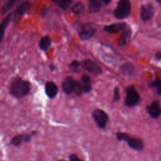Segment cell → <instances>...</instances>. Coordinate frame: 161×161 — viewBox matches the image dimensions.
<instances>
[{"label":"cell","mask_w":161,"mask_h":161,"mask_svg":"<svg viewBox=\"0 0 161 161\" xmlns=\"http://www.w3.org/2000/svg\"><path fill=\"white\" fill-rule=\"evenodd\" d=\"M92 118L97 125L98 128L103 129L106 127L108 121V114L103 109H95L92 113Z\"/></svg>","instance_id":"obj_4"},{"label":"cell","mask_w":161,"mask_h":161,"mask_svg":"<svg viewBox=\"0 0 161 161\" xmlns=\"http://www.w3.org/2000/svg\"><path fill=\"white\" fill-rule=\"evenodd\" d=\"M114 100L115 101H118L120 99V94H119V89L118 87H115L114 89Z\"/></svg>","instance_id":"obj_28"},{"label":"cell","mask_w":161,"mask_h":161,"mask_svg":"<svg viewBox=\"0 0 161 161\" xmlns=\"http://www.w3.org/2000/svg\"><path fill=\"white\" fill-rule=\"evenodd\" d=\"M158 3H161V0H155Z\"/></svg>","instance_id":"obj_34"},{"label":"cell","mask_w":161,"mask_h":161,"mask_svg":"<svg viewBox=\"0 0 161 161\" xmlns=\"http://www.w3.org/2000/svg\"><path fill=\"white\" fill-rule=\"evenodd\" d=\"M19 0H8L6 3L4 4V6L3 7L2 9V13H6L7 11H8L10 8H11Z\"/></svg>","instance_id":"obj_24"},{"label":"cell","mask_w":161,"mask_h":161,"mask_svg":"<svg viewBox=\"0 0 161 161\" xmlns=\"http://www.w3.org/2000/svg\"><path fill=\"white\" fill-rule=\"evenodd\" d=\"M84 10V5L82 2H78L71 8V12L75 14H80Z\"/></svg>","instance_id":"obj_21"},{"label":"cell","mask_w":161,"mask_h":161,"mask_svg":"<svg viewBox=\"0 0 161 161\" xmlns=\"http://www.w3.org/2000/svg\"><path fill=\"white\" fill-rule=\"evenodd\" d=\"M45 91L47 96L49 98H53L56 96L58 92V87L53 82H47L45 86Z\"/></svg>","instance_id":"obj_13"},{"label":"cell","mask_w":161,"mask_h":161,"mask_svg":"<svg viewBox=\"0 0 161 161\" xmlns=\"http://www.w3.org/2000/svg\"><path fill=\"white\" fill-rule=\"evenodd\" d=\"M9 91L11 95L14 97L22 98L30 92V83L21 77H18L12 82Z\"/></svg>","instance_id":"obj_1"},{"label":"cell","mask_w":161,"mask_h":161,"mask_svg":"<svg viewBox=\"0 0 161 161\" xmlns=\"http://www.w3.org/2000/svg\"><path fill=\"white\" fill-rule=\"evenodd\" d=\"M69 161H84V160L79 158L76 154L72 153L69 156Z\"/></svg>","instance_id":"obj_29"},{"label":"cell","mask_w":161,"mask_h":161,"mask_svg":"<svg viewBox=\"0 0 161 161\" xmlns=\"http://www.w3.org/2000/svg\"><path fill=\"white\" fill-rule=\"evenodd\" d=\"M57 161H67V160H64V159H59Z\"/></svg>","instance_id":"obj_33"},{"label":"cell","mask_w":161,"mask_h":161,"mask_svg":"<svg viewBox=\"0 0 161 161\" xmlns=\"http://www.w3.org/2000/svg\"><path fill=\"white\" fill-rule=\"evenodd\" d=\"M77 82V80H75L71 76H68L65 77L62 84V88L63 91L67 94L74 92Z\"/></svg>","instance_id":"obj_10"},{"label":"cell","mask_w":161,"mask_h":161,"mask_svg":"<svg viewBox=\"0 0 161 161\" xmlns=\"http://www.w3.org/2000/svg\"><path fill=\"white\" fill-rule=\"evenodd\" d=\"M103 1L105 4H108L110 2L112 1V0H103Z\"/></svg>","instance_id":"obj_32"},{"label":"cell","mask_w":161,"mask_h":161,"mask_svg":"<svg viewBox=\"0 0 161 161\" xmlns=\"http://www.w3.org/2000/svg\"><path fill=\"white\" fill-rule=\"evenodd\" d=\"M147 111L151 117L158 118L161 115V108L159 101H153L150 105L147 107Z\"/></svg>","instance_id":"obj_11"},{"label":"cell","mask_w":161,"mask_h":161,"mask_svg":"<svg viewBox=\"0 0 161 161\" xmlns=\"http://www.w3.org/2000/svg\"><path fill=\"white\" fill-rule=\"evenodd\" d=\"M130 12L131 3L130 0H119L113 14L116 18L122 19L129 16Z\"/></svg>","instance_id":"obj_2"},{"label":"cell","mask_w":161,"mask_h":161,"mask_svg":"<svg viewBox=\"0 0 161 161\" xmlns=\"http://www.w3.org/2000/svg\"><path fill=\"white\" fill-rule=\"evenodd\" d=\"M72 1V0H57V3L61 9L66 10L70 5Z\"/></svg>","instance_id":"obj_23"},{"label":"cell","mask_w":161,"mask_h":161,"mask_svg":"<svg viewBox=\"0 0 161 161\" xmlns=\"http://www.w3.org/2000/svg\"><path fill=\"white\" fill-rule=\"evenodd\" d=\"M126 142L131 148L135 150L141 151L143 148V141L140 138L130 137Z\"/></svg>","instance_id":"obj_14"},{"label":"cell","mask_w":161,"mask_h":161,"mask_svg":"<svg viewBox=\"0 0 161 161\" xmlns=\"http://www.w3.org/2000/svg\"><path fill=\"white\" fill-rule=\"evenodd\" d=\"M52 40L48 35L43 36L39 42V47L42 50H47L51 45Z\"/></svg>","instance_id":"obj_19"},{"label":"cell","mask_w":161,"mask_h":161,"mask_svg":"<svg viewBox=\"0 0 161 161\" xmlns=\"http://www.w3.org/2000/svg\"><path fill=\"white\" fill-rule=\"evenodd\" d=\"M155 59L157 60H161V51H158L155 55Z\"/></svg>","instance_id":"obj_30"},{"label":"cell","mask_w":161,"mask_h":161,"mask_svg":"<svg viewBox=\"0 0 161 161\" xmlns=\"http://www.w3.org/2000/svg\"><path fill=\"white\" fill-rule=\"evenodd\" d=\"M149 87L157 88V92L158 94L161 95V79L157 78L148 84Z\"/></svg>","instance_id":"obj_22"},{"label":"cell","mask_w":161,"mask_h":161,"mask_svg":"<svg viewBox=\"0 0 161 161\" xmlns=\"http://www.w3.org/2000/svg\"><path fill=\"white\" fill-rule=\"evenodd\" d=\"M131 34V31L130 29L125 30V31L123 32V33L120 35L119 39H118V44L120 46H123L126 45L128 39L130 37V35Z\"/></svg>","instance_id":"obj_20"},{"label":"cell","mask_w":161,"mask_h":161,"mask_svg":"<svg viewBox=\"0 0 161 161\" xmlns=\"http://www.w3.org/2000/svg\"><path fill=\"white\" fill-rule=\"evenodd\" d=\"M12 15L13 13H9L2 21L1 23V26H0V42H2V40L4 37V31H5V29L7 27V26L8 25L10 19L12 18Z\"/></svg>","instance_id":"obj_17"},{"label":"cell","mask_w":161,"mask_h":161,"mask_svg":"<svg viewBox=\"0 0 161 161\" xmlns=\"http://www.w3.org/2000/svg\"><path fill=\"white\" fill-rule=\"evenodd\" d=\"M36 131L35 130H33L29 133L17 135L11 138L10 143L14 147H18L24 143L30 142L31 138L36 134Z\"/></svg>","instance_id":"obj_7"},{"label":"cell","mask_w":161,"mask_h":161,"mask_svg":"<svg viewBox=\"0 0 161 161\" xmlns=\"http://www.w3.org/2000/svg\"><path fill=\"white\" fill-rule=\"evenodd\" d=\"M49 68H50V69L51 70H53L55 69V66L53 65H52V64H50V65H49Z\"/></svg>","instance_id":"obj_31"},{"label":"cell","mask_w":161,"mask_h":161,"mask_svg":"<svg viewBox=\"0 0 161 161\" xmlns=\"http://www.w3.org/2000/svg\"><path fill=\"white\" fill-rule=\"evenodd\" d=\"M155 13V9L150 3H146L140 8V16L142 21L147 22L150 20Z\"/></svg>","instance_id":"obj_9"},{"label":"cell","mask_w":161,"mask_h":161,"mask_svg":"<svg viewBox=\"0 0 161 161\" xmlns=\"http://www.w3.org/2000/svg\"><path fill=\"white\" fill-rule=\"evenodd\" d=\"M140 100V96L134 86H130L126 88L125 104L128 107H133L137 105Z\"/></svg>","instance_id":"obj_3"},{"label":"cell","mask_w":161,"mask_h":161,"mask_svg":"<svg viewBox=\"0 0 161 161\" xmlns=\"http://www.w3.org/2000/svg\"><path fill=\"white\" fill-rule=\"evenodd\" d=\"M126 23L125 22H121L105 26L104 30V31L109 33H116L121 31L125 30L126 29Z\"/></svg>","instance_id":"obj_12"},{"label":"cell","mask_w":161,"mask_h":161,"mask_svg":"<svg viewBox=\"0 0 161 161\" xmlns=\"http://www.w3.org/2000/svg\"><path fill=\"white\" fill-rule=\"evenodd\" d=\"M74 93L78 96H80L82 94V93H84L83 92V89H82V84L81 83L77 80V84H76V86H75V91H74Z\"/></svg>","instance_id":"obj_27"},{"label":"cell","mask_w":161,"mask_h":161,"mask_svg":"<svg viewBox=\"0 0 161 161\" xmlns=\"http://www.w3.org/2000/svg\"><path fill=\"white\" fill-rule=\"evenodd\" d=\"M81 84L84 93H88L92 90L91 79L87 74H84L81 77Z\"/></svg>","instance_id":"obj_15"},{"label":"cell","mask_w":161,"mask_h":161,"mask_svg":"<svg viewBox=\"0 0 161 161\" xmlns=\"http://www.w3.org/2000/svg\"><path fill=\"white\" fill-rule=\"evenodd\" d=\"M80 66V62L76 60H72L69 65V69L73 71L74 72H78L79 69V67Z\"/></svg>","instance_id":"obj_25"},{"label":"cell","mask_w":161,"mask_h":161,"mask_svg":"<svg viewBox=\"0 0 161 161\" xmlns=\"http://www.w3.org/2000/svg\"><path fill=\"white\" fill-rule=\"evenodd\" d=\"M31 3L28 1L23 2L14 11L12 15V19L14 23H18L23 16V14L28 11L31 8Z\"/></svg>","instance_id":"obj_8"},{"label":"cell","mask_w":161,"mask_h":161,"mask_svg":"<svg viewBox=\"0 0 161 161\" xmlns=\"http://www.w3.org/2000/svg\"><path fill=\"white\" fill-rule=\"evenodd\" d=\"M116 137L117 138V140L119 142H122V141H125L126 142L128 140V139L130 137V135L126 133H124V132H117L116 133Z\"/></svg>","instance_id":"obj_26"},{"label":"cell","mask_w":161,"mask_h":161,"mask_svg":"<svg viewBox=\"0 0 161 161\" xmlns=\"http://www.w3.org/2000/svg\"><path fill=\"white\" fill-rule=\"evenodd\" d=\"M81 66L84 70L92 75H99L102 74V69L101 67L96 62L92 60H84L82 62Z\"/></svg>","instance_id":"obj_6"},{"label":"cell","mask_w":161,"mask_h":161,"mask_svg":"<svg viewBox=\"0 0 161 161\" xmlns=\"http://www.w3.org/2000/svg\"><path fill=\"white\" fill-rule=\"evenodd\" d=\"M102 6L101 0H89L88 9L91 13H96L100 11Z\"/></svg>","instance_id":"obj_16"},{"label":"cell","mask_w":161,"mask_h":161,"mask_svg":"<svg viewBox=\"0 0 161 161\" xmlns=\"http://www.w3.org/2000/svg\"><path fill=\"white\" fill-rule=\"evenodd\" d=\"M135 70L134 65L131 63H125L119 67L120 72L125 75H130Z\"/></svg>","instance_id":"obj_18"},{"label":"cell","mask_w":161,"mask_h":161,"mask_svg":"<svg viewBox=\"0 0 161 161\" xmlns=\"http://www.w3.org/2000/svg\"><path fill=\"white\" fill-rule=\"evenodd\" d=\"M96 28L94 24L89 23L81 26L79 31V36L82 40H87L91 38L96 33Z\"/></svg>","instance_id":"obj_5"}]
</instances>
